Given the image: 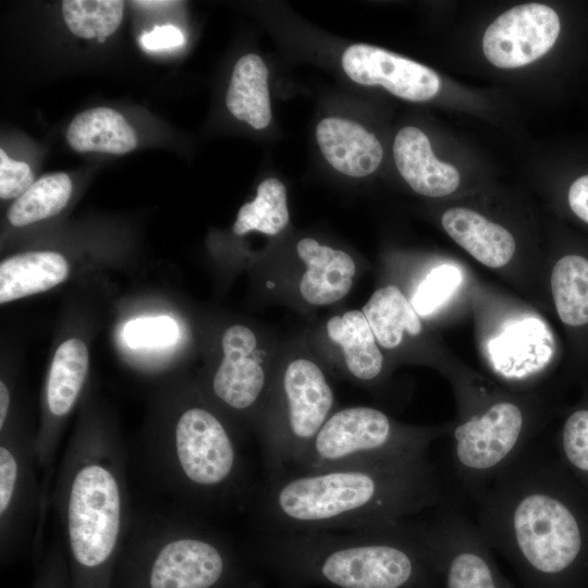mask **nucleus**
Instances as JSON below:
<instances>
[{
	"mask_svg": "<svg viewBox=\"0 0 588 588\" xmlns=\"http://www.w3.org/2000/svg\"><path fill=\"white\" fill-rule=\"evenodd\" d=\"M443 504L428 458L289 471L272 477L260 514L275 532L357 531L411 519Z\"/></svg>",
	"mask_w": 588,
	"mask_h": 588,
	"instance_id": "f257e3e1",
	"label": "nucleus"
},
{
	"mask_svg": "<svg viewBox=\"0 0 588 588\" xmlns=\"http://www.w3.org/2000/svg\"><path fill=\"white\" fill-rule=\"evenodd\" d=\"M477 526L525 588H559L585 550V530L548 468L527 450L476 499Z\"/></svg>",
	"mask_w": 588,
	"mask_h": 588,
	"instance_id": "f03ea898",
	"label": "nucleus"
},
{
	"mask_svg": "<svg viewBox=\"0 0 588 588\" xmlns=\"http://www.w3.org/2000/svg\"><path fill=\"white\" fill-rule=\"evenodd\" d=\"M51 507L74 588H108L133 520L126 450L112 432L88 424L75 433L57 467Z\"/></svg>",
	"mask_w": 588,
	"mask_h": 588,
	"instance_id": "7ed1b4c3",
	"label": "nucleus"
},
{
	"mask_svg": "<svg viewBox=\"0 0 588 588\" xmlns=\"http://www.w3.org/2000/svg\"><path fill=\"white\" fill-rule=\"evenodd\" d=\"M262 555L295 584L331 588H433L439 569L427 523L357 531L274 532Z\"/></svg>",
	"mask_w": 588,
	"mask_h": 588,
	"instance_id": "20e7f679",
	"label": "nucleus"
},
{
	"mask_svg": "<svg viewBox=\"0 0 588 588\" xmlns=\"http://www.w3.org/2000/svg\"><path fill=\"white\" fill-rule=\"evenodd\" d=\"M144 454L155 480L186 506L226 504L244 489L243 452L224 422L205 406L183 409Z\"/></svg>",
	"mask_w": 588,
	"mask_h": 588,
	"instance_id": "39448f33",
	"label": "nucleus"
},
{
	"mask_svg": "<svg viewBox=\"0 0 588 588\" xmlns=\"http://www.w3.org/2000/svg\"><path fill=\"white\" fill-rule=\"evenodd\" d=\"M123 547L138 588H225L237 571L225 539L185 514L133 516Z\"/></svg>",
	"mask_w": 588,
	"mask_h": 588,
	"instance_id": "423d86ee",
	"label": "nucleus"
},
{
	"mask_svg": "<svg viewBox=\"0 0 588 588\" xmlns=\"http://www.w3.org/2000/svg\"><path fill=\"white\" fill-rule=\"evenodd\" d=\"M438 431L394 424L383 412L367 406L342 408L323 424L296 471L428 456Z\"/></svg>",
	"mask_w": 588,
	"mask_h": 588,
	"instance_id": "0eeeda50",
	"label": "nucleus"
},
{
	"mask_svg": "<svg viewBox=\"0 0 588 588\" xmlns=\"http://www.w3.org/2000/svg\"><path fill=\"white\" fill-rule=\"evenodd\" d=\"M529 421L523 405L497 399L468 412L453 429L451 460L474 500L527 450Z\"/></svg>",
	"mask_w": 588,
	"mask_h": 588,
	"instance_id": "6e6552de",
	"label": "nucleus"
},
{
	"mask_svg": "<svg viewBox=\"0 0 588 588\" xmlns=\"http://www.w3.org/2000/svg\"><path fill=\"white\" fill-rule=\"evenodd\" d=\"M334 394L322 370L297 358L281 379V412L267 424L262 439L264 463L271 477L296 469L317 433L330 417Z\"/></svg>",
	"mask_w": 588,
	"mask_h": 588,
	"instance_id": "1a4fd4ad",
	"label": "nucleus"
},
{
	"mask_svg": "<svg viewBox=\"0 0 588 588\" xmlns=\"http://www.w3.org/2000/svg\"><path fill=\"white\" fill-rule=\"evenodd\" d=\"M40 515V480L35 439L2 430L0 439V547L13 553L33 539Z\"/></svg>",
	"mask_w": 588,
	"mask_h": 588,
	"instance_id": "9d476101",
	"label": "nucleus"
},
{
	"mask_svg": "<svg viewBox=\"0 0 588 588\" xmlns=\"http://www.w3.org/2000/svg\"><path fill=\"white\" fill-rule=\"evenodd\" d=\"M442 588H513L476 523L450 506L427 522Z\"/></svg>",
	"mask_w": 588,
	"mask_h": 588,
	"instance_id": "9b49d317",
	"label": "nucleus"
},
{
	"mask_svg": "<svg viewBox=\"0 0 588 588\" xmlns=\"http://www.w3.org/2000/svg\"><path fill=\"white\" fill-rule=\"evenodd\" d=\"M560 19L540 3L516 5L486 29L482 49L487 60L501 69L527 65L546 54L560 34Z\"/></svg>",
	"mask_w": 588,
	"mask_h": 588,
	"instance_id": "f8f14e48",
	"label": "nucleus"
},
{
	"mask_svg": "<svg viewBox=\"0 0 588 588\" xmlns=\"http://www.w3.org/2000/svg\"><path fill=\"white\" fill-rule=\"evenodd\" d=\"M342 66L352 81L383 86L411 101L428 100L440 89V78L430 68L371 45L350 46L343 53Z\"/></svg>",
	"mask_w": 588,
	"mask_h": 588,
	"instance_id": "ddd939ff",
	"label": "nucleus"
},
{
	"mask_svg": "<svg viewBox=\"0 0 588 588\" xmlns=\"http://www.w3.org/2000/svg\"><path fill=\"white\" fill-rule=\"evenodd\" d=\"M256 345V335L245 326H232L222 336L224 356L212 377L211 390L224 406L237 413L250 411L266 387L265 369L253 355Z\"/></svg>",
	"mask_w": 588,
	"mask_h": 588,
	"instance_id": "4468645a",
	"label": "nucleus"
},
{
	"mask_svg": "<svg viewBox=\"0 0 588 588\" xmlns=\"http://www.w3.org/2000/svg\"><path fill=\"white\" fill-rule=\"evenodd\" d=\"M393 156L400 174L420 195L442 197L458 187V171L436 158L427 135L415 126L397 132Z\"/></svg>",
	"mask_w": 588,
	"mask_h": 588,
	"instance_id": "2eb2a0df",
	"label": "nucleus"
},
{
	"mask_svg": "<svg viewBox=\"0 0 588 588\" xmlns=\"http://www.w3.org/2000/svg\"><path fill=\"white\" fill-rule=\"evenodd\" d=\"M318 145L326 160L339 172L362 177L372 173L382 160L377 137L360 124L326 118L316 128Z\"/></svg>",
	"mask_w": 588,
	"mask_h": 588,
	"instance_id": "dca6fc26",
	"label": "nucleus"
},
{
	"mask_svg": "<svg viewBox=\"0 0 588 588\" xmlns=\"http://www.w3.org/2000/svg\"><path fill=\"white\" fill-rule=\"evenodd\" d=\"M306 265L299 282V292L309 304L322 306L342 299L352 289L356 271L353 258L343 250L303 238L296 246Z\"/></svg>",
	"mask_w": 588,
	"mask_h": 588,
	"instance_id": "f3484780",
	"label": "nucleus"
},
{
	"mask_svg": "<svg viewBox=\"0 0 588 588\" xmlns=\"http://www.w3.org/2000/svg\"><path fill=\"white\" fill-rule=\"evenodd\" d=\"M441 222L452 240L487 267H503L514 256L513 235L471 209L450 208L442 215Z\"/></svg>",
	"mask_w": 588,
	"mask_h": 588,
	"instance_id": "a211bd4d",
	"label": "nucleus"
},
{
	"mask_svg": "<svg viewBox=\"0 0 588 588\" xmlns=\"http://www.w3.org/2000/svg\"><path fill=\"white\" fill-rule=\"evenodd\" d=\"M69 273L66 259L56 252H28L0 265V303L47 291Z\"/></svg>",
	"mask_w": 588,
	"mask_h": 588,
	"instance_id": "6ab92c4d",
	"label": "nucleus"
},
{
	"mask_svg": "<svg viewBox=\"0 0 588 588\" xmlns=\"http://www.w3.org/2000/svg\"><path fill=\"white\" fill-rule=\"evenodd\" d=\"M66 140L79 152L123 155L137 145L135 130L118 111L98 107L78 113L66 130Z\"/></svg>",
	"mask_w": 588,
	"mask_h": 588,
	"instance_id": "aec40b11",
	"label": "nucleus"
},
{
	"mask_svg": "<svg viewBox=\"0 0 588 588\" xmlns=\"http://www.w3.org/2000/svg\"><path fill=\"white\" fill-rule=\"evenodd\" d=\"M225 103L236 119L245 121L256 130L270 123L268 70L259 56L245 54L236 62Z\"/></svg>",
	"mask_w": 588,
	"mask_h": 588,
	"instance_id": "412c9836",
	"label": "nucleus"
},
{
	"mask_svg": "<svg viewBox=\"0 0 588 588\" xmlns=\"http://www.w3.org/2000/svg\"><path fill=\"white\" fill-rule=\"evenodd\" d=\"M327 331L330 339L342 347L347 370L353 377L369 381L381 373L383 356L363 311L348 310L332 317L327 323Z\"/></svg>",
	"mask_w": 588,
	"mask_h": 588,
	"instance_id": "4be33fe9",
	"label": "nucleus"
},
{
	"mask_svg": "<svg viewBox=\"0 0 588 588\" xmlns=\"http://www.w3.org/2000/svg\"><path fill=\"white\" fill-rule=\"evenodd\" d=\"M376 340L385 348L397 347L406 331L416 335L421 322L413 305L395 285H387L372 293L363 307Z\"/></svg>",
	"mask_w": 588,
	"mask_h": 588,
	"instance_id": "5701e85b",
	"label": "nucleus"
},
{
	"mask_svg": "<svg viewBox=\"0 0 588 588\" xmlns=\"http://www.w3.org/2000/svg\"><path fill=\"white\" fill-rule=\"evenodd\" d=\"M551 290L558 315L571 327L588 323V259L567 255L556 261Z\"/></svg>",
	"mask_w": 588,
	"mask_h": 588,
	"instance_id": "b1692460",
	"label": "nucleus"
},
{
	"mask_svg": "<svg viewBox=\"0 0 588 588\" xmlns=\"http://www.w3.org/2000/svg\"><path fill=\"white\" fill-rule=\"evenodd\" d=\"M72 182L63 172L51 173L35 181L14 200L8 219L14 226H24L58 215L68 204Z\"/></svg>",
	"mask_w": 588,
	"mask_h": 588,
	"instance_id": "393cba45",
	"label": "nucleus"
},
{
	"mask_svg": "<svg viewBox=\"0 0 588 588\" xmlns=\"http://www.w3.org/2000/svg\"><path fill=\"white\" fill-rule=\"evenodd\" d=\"M289 223L284 185L274 177L262 181L255 199L238 210L233 232L243 235L256 230L267 235L280 233Z\"/></svg>",
	"mask_w": 588,
	"mask_h": 588,
	"instance_id": "a878e982",
	"label": "nucleus"
},
{
	"mask_svg": "<svg viewBox=\"0 0 588 588\" xmlns=\"http://www.w3.org/2000/svg\"><path fill=\"white\" fill-rule=\"evenodd\" d=\"M124 2L120 0H66L62 14L76 36L103 42L120 26Z\"/></svg>",
	"mask_w": 588,
	"mask_h": 588,
	"instance_id": "bb28decb",
	"label": "nucleus"
},
{
	"mask_svg": "<svg viewBox=\"0 0 588 588\" xmlns=\"http://www.w3.org/2000/svg\"><path fill=\"white\" fill-rule=\"evenodd\" d=\"M462 271L445 264L433 268L417 287L412 305L420 316H428L441 307L460 286Z\"/></svg>",
	"mask_w": 588,
	"mask_h": 588,
	"instance_id": "cd10ccee",
	"label": "nucleus"
},
{
	"mask_svg": "<svg viewBox=\"0 0 588 588\" xmlns=\"http://www.w3.org/2000/svg\"><path fill=\"white\" fill-rule=\"evenodd\" d=\"M177 323L168 316L137 318L123 329V339L132 348H158L177 341Z\"/></svg>",
	"mask_w": 588,
	"mask_h": 588,
	"instance_id": "c85d7f7f",
	"label": "nucleus"
},
{
	"mask_svg": "<svg viewBox=\"0 0 588 588\" xmlns=\"http://www.w3.org/2000/svg\"><path fill=\"white\" fill-rule=\"evenodd\" d=\"M562 452L568 464L588 475V409L572 413L565 420L561 439Z\"/></svg>",
	"mask_w": 588,
	"mask_h": 588,
	"instance_id": "c756f323",
	"label": "nucleus"
},
{
	"mask_svg": "<svg viewBox=\"0 0 588 588\" xmlns=\"http://www.w3.org/2000/svg\"><path fill=\"white\" fill-rule=\"evenodd\" d=\"M34 174L25 162L11 159L0 149V197L19 198L34 183Z\"/></svg>",
	"mask_w": 588,
	"mask_h": 588,
	"instance_id": "7c9ffc66",
	"label": "nucleus"
},
{
	"mask_svg": "<svg viewBox=\"0 0 588 588\" xmlns=\"http://www.w3.org/2000/svg\"><path fill=\"white\" fill-rule=\"evenodd\" d=\"M183 41L182 32L173 25L156 26L140 37L143 47L152 51L172 49L181 46Z\"/></svg>",
	"mask_w": 588,
	"mask_h": 588,
	"instance_id": "2f4dec72",
	"label": "nucleus"
},
{
	"mask_svg": "<svg viewBox=\"0 0 588 588\" xmlns=\"http://www.w3.org/2000/svg\"><path fill=\"white\" fill-rule=\"evenodd\" d=\"M567 199L573 212L588 223V174L571 185Z\"/></svg>",
	"mask_w": 588,
	"mask_h": 588,
	"instance_id": "473e14b6",
	"label": "nucleus"
},
{
	"mask_svg": "<svg viewBox=\"0 0 588 588\" xmlns=\"http://www.w3.org/2000/svg\"><path fill=\"white\" fill-rule=\"evenodd\" d=\"M173 1H135L134 4L136 7H140L143 9H160L164 7H169L173 4Z\"/></svg>",
	"mask_w": 588,
	"mask_h": 588,
	"instance_id": "72a5a7b5",
	"label": "nucleus"
}]
</instances>
